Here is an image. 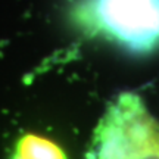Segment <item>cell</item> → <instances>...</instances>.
Wrapping results in <instances>:
<instances>
[{
  "label": "cell",
  "instance_id": "obj_3",
  "mask_svg": "<svg viewBox=\"0 0 159 159\" xmlns=\"http://www.w3.org/2000/svg\"><path fill=\"white\" fill-rule=\"evenodd\" d=\"M12 159H66L56 144L39 136H27L18 143Z\"/></svg>",
  "mask_w": 159,
  "mask_h": 159
},
{
  "label": "cell",
  "instance_id": "obj_1",
  "mask_svg": "<svg viewBox=\"0 0 159 159\" xmlns=\"http://www.w3.org/2000/svg\"><path fill=\"white\" fill-rule=\"evenodd\" d=\"M72 18L85 34L128 52L159 49V0H77Z\"/></svg>",
  "mask_w": 159,
  "mask_h": 159
},
{
  "label": "cell",
  "instance_id": "obj_2",
  "mask_svg": "<svg viewBox=\"0 0 159 159\" xmlns=\"http://www.w3.org/2000/svg\"><path fill=\"white\" fill-rule=\"evenodd\" d=\"M90 159H159V121L139 96L124 93L99 122Z\"/></svg>",
  "mask_w": 159,
  "mask_h": 159
}]
</instances>
